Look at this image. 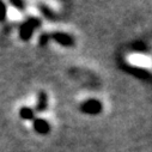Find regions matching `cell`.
I'll return each instance as SVG.
<instances>
[{
  "instance_id": "1",
  "label": "cell",
  "mask_w": 152,
  "mask_h": 152,
  "mask_svg": "<svg viewBox=\"0 0 152 152\" xmlns=\"http://www.w3.org/2000/svg\"><path fill=\"white\" fill-rule=\"evenodd\" d=\"M128 61L129 64L137 66V67H144V68H148L152 66V60L144 54H132L128 56Z\"/></svg>"
},
{
  "instance_id": "2",
  "label": "cell",
  "mask_w": 152,
  "mask_h": 152,
  "mask_svg": "<svg viewBox=\"0 0 152 152\" xmlns=\"http://www.w3.org/2000/svg\"><path fill=\"white\" fill-rule=\"evenodd\" d=\"M7 16H9L11 19H17V18L19 17V13H18L16 10L11 9V10H9V12H7Z\"/></svg>"
}]
</instances>
